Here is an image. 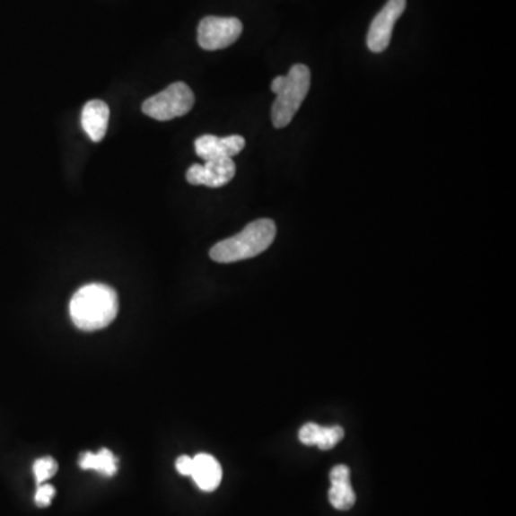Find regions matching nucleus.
Instances as JSON below:
<instances>
[{
  "mask_svg": "<svg viewBox=\"0 0 516 516\" xmlns=\"http://www.w3.org/2000/svg\"><path fill=\"white\" fill-rule=\"evenodd\" d=\"M119 302L112 287L101 283L86 284L74 294L69 314L79 330L95 331L109 326L118 316Z\"/></svg>",
  "mask_w": 516,
  "mask_h": 516,
  "instance_id": "nucleus-1",
  "label": "nucleus"
},
{
  "mask_svg": "<svg viewBox=\"0 0 516 516\" xmlns=\"http://www.w3.org/2000/svg\"><path fill=\"white\" fill-rule=\"evenodd\" d=\"M275 232V221L268 218L253 221L239 234L217 242L211 249L210 257L214 261L224 264L253 258L273 244Z\"/></svg>",
  "mask_w": 516,
  "mask_h": 516,
  "instance_id": "nucleus-2",
  "label": "nucleus"
},
{
  "mask_svg": "<svg viewBox=\"0 0 516 516\" xmlns=\"http://www.w3.org/2000/svg\"><path fill=\"white\" fill-rule=\"evenodd\" d=\"M310 79L306 65L297 64L290 69L289 75L277 76L273 81L271 91L277 98L271 108V119L275 128H284L293 121L309 93Z\"/></svg>",
  "mask_w": 516,
  "mask_h": 516,
  "instance_id": "nucleus-3",
  "label": "nucleus"
},
{
  "mask_svg": "<svg viewBox=\"0 0 516 516\" xmlns=\"http://www.w3.org/2000/svg\"><path fill=\"white\" fill-rule=\"evenodd\" d=\"M193 91L187 83H174L161 91L157 95L148 98L144 102V114L157 119V121H171L174 118L184 117L193 109Z\"/></svg>",
  "mask_w": 516,
  "mask_h": 516,
  "instance_id": "nucleus-4",
  "label": "nucleus"
},
{
  "mask_svg": "<svg viewBox=\"0 0 516 516\" xmlns=\"http://www.w3.org/2000/svg\"><path fill=\"white\" fill-rule=\"evenodd\" d=\"M242 23L237 18L206 16L198 26V45L206 50L224 49L239 39Z\"/></svg>",
  "mask_w": 516,
  "mask_h": 516,
  "instance_id": "nucleus-5",
  "label": "nucleus"
},
{
  "mask_svg": "<svg viewBox=\"0 0 516 516\" xmlns=\"http://www.w3.org/2000/svg\"><path fill=\"white\" fill-rule=\"evenodd\" d=\"M407 9V0H389L385 7L376 14L367 33V47L374 54L388 49L392 39L393 26Z\"/></svg>",
  "mask_w": 516,
  "mask_h": 516,
  "instance_id": "nucleus-6",
  "label": "nucleus"
},
{
  "mask_svg": "<svg viewBox=\"0 0 516 516\" xmlns=\"http://www.w3.org/2000/svg\"><path fill=\"white\" fill-rule=\"evenodd\" d=\"M235 164L232 158L206 161V164H194L187 171V181L191 186L220 188L234 179Z\"/></svg>",
  "mask_w": 516,
  "mask_h": 516,
  "instance_id": "nucleus-7",
  "label": "nucleus"
},
{
  "mask_svg": "<svg viewBox=\"0 0 516 516\" xmlns=\"http://www.w3.org/2000/svg\"><path fill=\"white\" fill-rule=\"evenodd\" d=\"M196 153L204 161L220 160V158H232L239 155L246 141L241 136H230L218 138L215 136H203L194 143Z\"/></svg>",
  "mask_w": 516,
  "mask_h": 516,
  "instance_id": "nucleus-8",
  "label": "nucleus"
},
{
  "mask_svg": "<svg viewBox=\"0 0 516 516\" xmlns=\"http://www.w3.org/2000/svg\"><path fill=\"white\" fill-rule=\"evenodd\" d=\"M331 488L328 501L337 511H350L356 503V494L350 484V469L345 465H337L330 470Z\"/></svg>",
  "mask_w": 516,
  "mask_h": 516,
  "instance_id": "nucleus-9",
  "label": "nucleus"
},
{
  "mask_svg": "<svg viewBox=\"0 0 516 516\" xmlns=\"http://www.w3.org/2000/svg\"><path fill=\"white\" fill-rule=\"evenodd\" d=\"M197 486L204 492H213L220 486L223 469L218 460L208 453H198L193 458L191 475Z\"/></svg>",
  "mask_w": 516,
  "mask_h": 516,
  "instance_id": "nucleus-10",
  "label": "nucleus"
},
{
  "mask_svg": "<svg viewBox=\"0 0 516 516\" xmlns=\"http://www.w3.org/2000/svg\"><path fill=\"white\" fill-rule=\"evenodd\" d=\"M83 131L88 134L93 143H100L108 131V122H109V107L101 100H92L86 102L83 109Z\"/></svg>",
  "mask_w": 516,
  "mask_h": 516,
  "instance_id": "nucleus-11",
  "label": "nucleus"
},
{
  "mask_svg": "<svg viewBox=\"0 0 516 516\" xmlns=\"http://www.w3.org/2000/svg\"><path fill=\"white\" fill-rule=\"evenodd\" d=\"M345 438V431L340 426H320L316 424H306L299 431V439L303 445L317 446L321 450H330L338 442Z\"/></svg>",
  "mask_w": 516,
  "mask_h": 516,
  "instance_id": "nucleus-12",
  "label": "nucleus"
},
{
  "mask_svg": "<svg viewBox=\"0 0 516 516\" xmlns=\"http://www.w3.org/2000/svg\"><path fill=\"white\" fill-rule=\"evenodd\" d=\"M79 467L85 470H97L105 477H114L117 474L118 462L109 449H101L98 453H83L79 459Z\"/></svg>",
  "mask_w": 516,
  "mask_h": 516,
  "instance_id": "nucleus-13",
  "label": "nucleus"
},
{
  "mask_svg": "<svg viewBox=\"0 0 516 516\" xmlns=\"http://www.w3.org/2000/svg\"><path fill=\"white\" fill-rule=\"evenodd\" d=\"M57 470V463L54 458H42L33 463V475L38 484H45L50 477H55Z\"/></svg>",
  "mask_w": 516,
  "mask_h": 516,
  "instance_id": "nucleus-14",
  "label": "nucleus"
},
{
  "mask_svg": "<svg viewBox=\"0 0 516 516\" xmlns=\"http://www.w3.org/2000/svg\"><path fill=\"white\" fill-rule=\"evenodd\" d=\"M55 496V488L49 484H40L39 488L35 494L36 505L40 508H47L52 503V499Z\"/></svg>",
  "mask_w": 516,
  "mask_h": 516,
  "instance_id": "nucleus-15",
  "label": "nucleus"
},
{
  "mask_svg": "<svg viewBox=\"0 0 516 516\" xmlns=\"http://www.w3.org/2000/svg\"><path fill=\"white\" fill-rule=\"evenodd\" d=\"M175 467H177V470H179L182 477H189L191 470H193V458H189V456L187 455L179 456V459H177V463H175Z\"/></svg>",
  "mask_w": 516,
  "mask_h": 516,
  "instance_id": "nucleus-16",
  "label": "nucleus"
}]
</instances>
